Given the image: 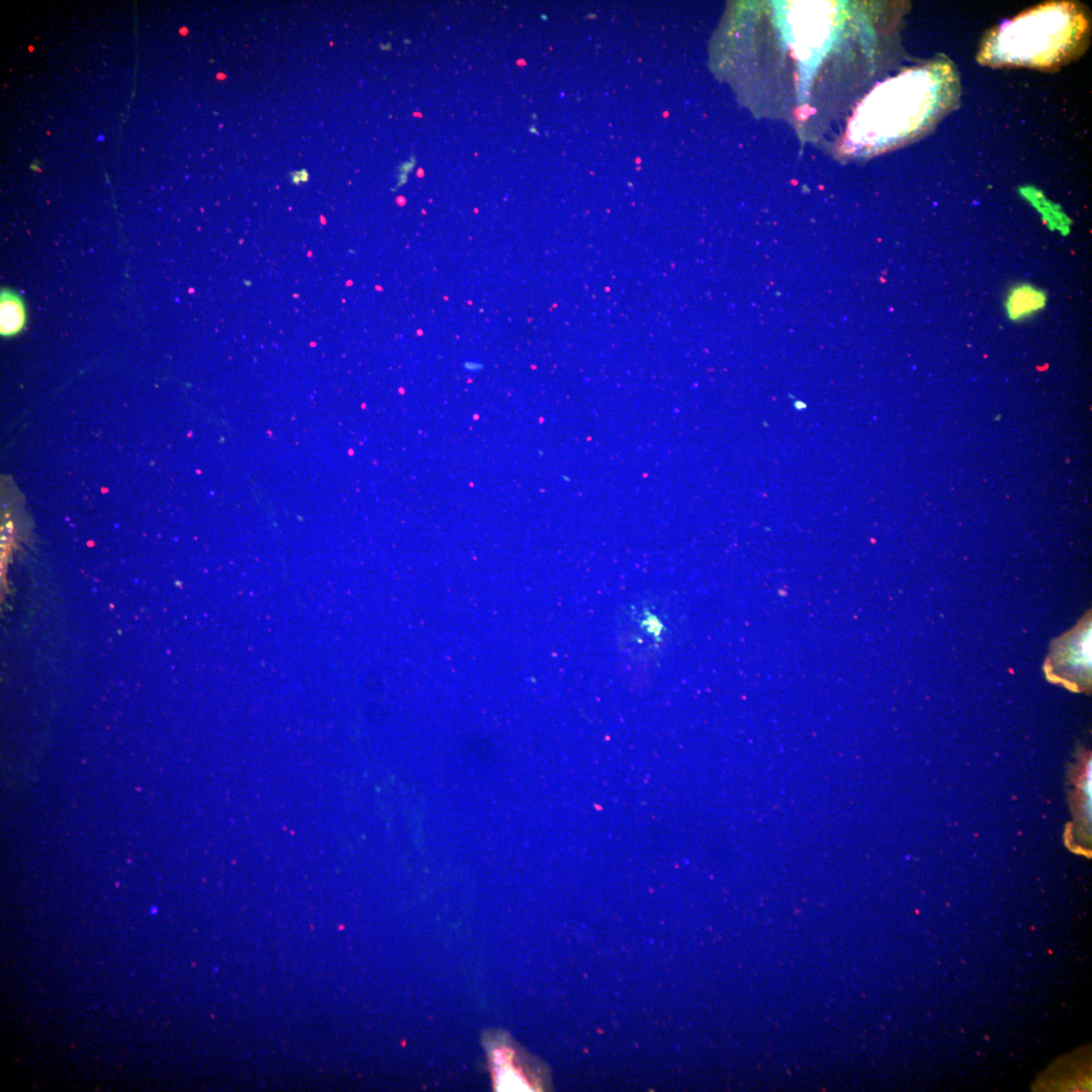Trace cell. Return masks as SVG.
Here are the masks:
<instances>
[{
	"instance_id": "cell-1",
	"label": "cell",
	"mask_w": 1092,
	"mask_h": 1092,
	"mask_svg": "<svg viewBox=\"0 0 1092 1092\" xmlns=\"http://www.w3.org/2000/svg\"><path fill=\"white\" fill-rule=\"evenodd\" d=\"M1090 17L1082 4L1053 2L1033 9L993 28L979 54L982 64L1055 71L1088 49Z\"/></svg>"
},
{
	"instance_id": "cell-2",
	"label": "cell",
	"mask_w": 1092,
	"mask_h": 1092,
	"mask_svg": "<svg viewBox=\"0 0 1092 1092\" xmlns=\"http://www.w3.org/2000/svg\"><path fill=\"white\" fill-rule=\"evenodd\" d=\"M1091 666L1090 622L1056 642L1047 665L1049 677L1073 687L1088 686Z\"/></svg>"
},
{
	"instance_id": "cell-3",
	"label": "cell",
	"mask_w": 1092,
	"mask_h": 1092,
	"mask_svg": "<svg viewBox=\"0 0 1092 1092\" xmlns=\"http://www.w3.org/2000/svg\"><path fill=\"white\" fill-rule=\"evenodd\" d=\"M1047 294L1031 284L1016 285L1009 291L1004 310L1011 322H1021L1042 312L1047 306Z\"/></svg>"
},
{
	"instance_id": "cell-4",
	"label": "cell",
	"mask_w": 1092,
	"mask_h": 1092,
	"mask_svg": "<svg viewBox=\"0 0 1092 1092\" xmlns=\"http://www.w3.org/2000/svg\"><path fill=\"white\" fill-rule=\"evenodd\" d=\"M26 311L21 298L10 291H3L0 303V331L4 336L16 334L24 327Z\"/></svg>"
},
{
	"instance_id": "cell-5",
	"label": "cell",
	"mask_w": 1092,
	"mask_h": 1092,
	"mask_svg": "<svg viewBox=\"0 0 1092 1092\" xmlns=\"http://www.w3.org/2000/svg\"><path fill=\"white\" fill-rule=\"evenodd\" d=\"M291 177H292V182L296 183V185H298V183L306 182L308 181L309 175L306 170H303L302 172H297V174L292 175Z\"/></svg>"
},
{
	"instance_id": "cell-6",
	"label": "cell",
	"mask_w": 1092,
	"mask_h": 1092,
	"mask_svg": "<svg viewBox=\"0 0 1092 1092\" xmlns=\"http://www.w3.org/2000/svg\"><path fill=\"white\" fill-rule=\"evenodd\" d=\"M463 366L465 371H468L470 372L479 371L482 370V367L480 362H475V361H467L465 362Z\"/></svg>"
},
{
	"instance_id": "cell-7",
	"label": "cell",
	"mask_w": 1092,
	"mask_h": 1092,
	"mask_svg": "<svg viewBox=\"0 0 1092 1092\" xmlns=\"http://www.w3.org/2000/svg\"><path fill=\"white\" fill-rule=\"evenodd\" d=\"M245 285H251V281H246V280H245Z\"/></svg>"
}]
</instances>
